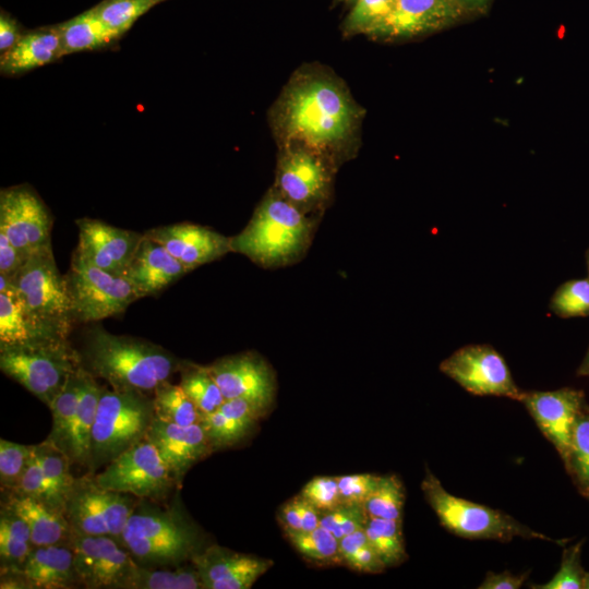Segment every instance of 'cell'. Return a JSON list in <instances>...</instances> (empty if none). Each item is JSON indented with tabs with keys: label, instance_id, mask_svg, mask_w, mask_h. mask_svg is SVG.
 <instances>
[{
	"label": "cell",
	"instance_id": "21",
	"mask_svg": "<svg viewBox=\"0 0 589 589\" xmlns=\"http://www.w3.org/2000/svg\"><path fill=\"white\" fill-rule=\"evenodd\" d=\"M144 233L164 245L189 272L231 251L230 238L196 224L160 226Z\"/></svg>",
	"mask_w": 589,
	"mask_h": 589
},
{
	"label": "cell",
	"instance_id": "37",
	"mask_svg": "<svg viewBox=\"0 0 589 589\" xmlns=\"http://www.w3.org/2000/svg\"><path fill=\"white\" fill-rule=\"evenodd\" d=\"M286 537L305 560L317 565H342L339 540L326 528L320 526L312 531L286 533Z\"/></svg>",
	"mask_w": 589,
	"mask_h": 589
},
{
	"label": "cell",
	"instance_id": "61",
	"mask_svg": "<svg viewBox=\"0 0 589 589\" xmlns=\"http://www.w3.org/2000/svg\"><path fill=\"white\" fill-rule=\"evenodd\" d=\"M584 495L589 498V488L586 490V492L584 493Z\"/></svg>",
	"mask_w": 589,
	"mask_h": 589
},
{
	"label": "cell",
	"instance_id": "53",
	"mask_svg": "<svg viewBox=\"0 0 589 589\" xmlns=\"http://www.w3.org/2000/svg\"><path fill=\"white\" fill-rule=\"evenodd\" d=\"M25 32L22 31L19 23L8 13L1 12L0 15V51L7 52L13 48Z\"/></svg>",
	"mask_w": 589,
	"mask_h": 589
},
{
	"label": "cell",
	"instance_id": "14",
	"mask_svg": "<svg viewBox=\"0 0 589 589\" xmlns=\"http://www.w3.org/2000/svg\"><path fill=\"white\" fill-rule=\"evenodd\" d=\"M51 214L33 188L21 184L0 191V232L26 260L51 247Z\"/></svg>",
	"mask_w": 589,
	"mask_h": 589
},
{
	"label": "cell",
	"instance_id": "17",
	"mask_svg": "<svg viewBox=\"0 0 589 589\" xmlns=\"http://www.w3.org/2000/svg\"><path fill=\"white\" fill-rule=\"evenodd\" d=\"M225 399L244 398L267 409L276 382L267 362L255 352L220 358L207 365Z\"/></svg>",
	"mask_w": 589,
	"mask_h": 589
},
{
	"label": "cell",
	"instance_id": "55",
	"mask_svg": "<svg viewBox=\"0 0 589 589\" xmlns=\"http://www.w3.org/2000/svg\"><path fill=\"white\" fill-rule=\"evenodd\" d=\"M277 518L285 534L301 531V521L296 496L286 502L278 510Z\"/></svg>",
	"mask_w": 589,
	"mask_h": 589
},
{
	"label": "cell",
	"instance_id": "56",
	"mask_svg": "<svg viewBox=\"0 0 589 589\" xmlns=\"http://www.w3.org/2000/svg\"><path fill=\"white\" fill-rule=\"evenodd\" d=\"M296 501L301 521V531H312L320 527L321 512L301 495L296 496Z\"/></svg>",
	"mask_w": 589,
	"mask_h": 589
},
{
	"label": "cell",
	"instance_id": "51",
	"mask_svg": "<svg viewBox=\"0 0 589 589\" xmlns=\"http://www.w3.org/2000/svg\"><path fill=\"white\" fill-rule=\"evenodd\" d=\"M26 259L11 243L7 236L0 232V275L5 277L13 276Z\"/></svg>",
	"mask_w": 589,
	"mask_h": 589
},
{
	"label": "cell",
	"instance_id": "1",
	"mask_svg": "<svg viewBox=\"0 0 589 589\" xmlns=\"http://www.w3.org/2000/svg\"><path fill=\"white\" fill-rule=\"evenodd\" d=\"M362 110L342 83L320 71L297 73L275 108L276 133L337 166L354 148Z\"/></svg>",
	"mask_w": 589,
	"mask_h": 589
},
{
	"label": "cell",
	"instance_id": "28",
	"mask_svg": "<svg viewBox=\"0 0 589 589\" xmlns=\"http://www.w3.org/2000/svg\"><path fill=\"white\" fill-rule=\"evenodd\" d=\"M101 385L83 366L80 372L79 400L70 425L63 453L72 465L86 468L91 462L92 430L95 422Z\"/></svg>",
	"mask_w": 589,
	"mask_h": 589
},
{
	"label": "cell",
	"instance_id": "43",
	"mask_svg": "<svg viewBox=\"0 0 589 589\" xmlns=\"http://www.w3.org/2000/svg\"><path fill=\"white\" fill-rule=\"evenodd\" d=\"M550 309L561 317L589 315V278L562 284L550 300Z\"/></svg>",
	"mask_w": 589,
	"mask_h": 589
},
{
	"label": "cell",
	"instance_id": "27",
	"mask_svg": "<svg viewBox=\"0 0 589 589\" xmlns=\"http://www.w3.org/2000/svg\"><path fill=\"white\" fill-rule=\"evenodd\" d=\"M265 411L264 407L244 398L225 399L218 409L203 416L200 423L215 450L238 443Z\"/></svg>",
	"mask_w": 589,
	"mask_h": 589
},
{
	"label": "cell",
	"instance_id": "62",
	"mask_svg": "<svg viewBox=\"0 0 589 589\" xmlns=\"http://www.w3.org/2000/svg\"><path fill=\"white\" fill-rule=\"evenodd\" d=\"M356 1V0H354Z\"/></svg>",
	"mask_w": 589,
	"mask_h": 589
},
{
	"label": "cell",
	"instance_id": "48",
	"mask_svg": "<svg viewBox=\"0 0 589 589\" xmlns=\"http://www.w3.org/2000/svg\"><path fill=\"white\" fill-rule=\"evenodd\" d=\"M380 476L356 473L337 477L344 505H364Z\"/></svg>",
	"mask_w": 589,
	"mask_h": 589
},
{
	"label": "cell",
	"instance_id": "60",
	"mask_svg": "<svg viewBox=\"0 0 589 589\" xmlns=\"http://www.w3.org/2000/svg\"><path fill=\"white\" fill-rule=\"evenodd\" d=\"M587 266H588V273H589V250L587 252Z\"/></svg>",
	"mask_w": 589,
	"mask_h": 589
},
{
	"label": "cell",
	"instance_id": "31",
	"mask_svg": "<svg viewBox=\"0 0 589 589\" xmlns=\"http://www.w3.org/2000/svg\"><path fill=\"white\" fill-rule=\"evenodd\" d=\"M48 491L49 505L64 514L67 495L75 480L70 458L47 440L35 445Z\"/></svg>",
	"mask_w": 589,
	"mask_h": 589
},
{
	"label": "cell",
	"instance_id": "45",
	"mask_svg": "<svg viewBox=\"0 0 589 589\" xmlns=\"http://www.w3.org/2000/svg\"><path fill=\"white\" fill-rule=\"evenodd\" d=\"M584 540L565 548L560 569L551 580L543 585H532L534 589H580L585 570L581 567L580 555Z\"/></svg>",
	"mask_w": 589,
	"mask_h": 589
},
{
	"label": "cell",
	"instance_id": "9",
	"mask_svg": "<svg viewBox=\"0 0 589 589\" xmlns=\"http://www.w3.org/2000/svg\"><path fill=\"white\" fill-rule=\"evenodd\" d=\"M139 500L100 486L94 473L87 472L75 478L65 498L64 516L74 532L109 536L121 543L123 530Z\"/></svg>",
	"mask_w": 589,
	"mask_h": 589
},
{
	"label": "cell",
	"instance_id": "13",
	"mask_svg": "<svg viewBox=\"0 0 589 589\" xmlns=\"http://www.w3.org/2000/svg\"><path fill=\"white\" fill-rule=\"evenodd\" d=\"M440 370L473 395L520 401L524 394L504 358L490 345L464 346L443 360Z\"/></svg>",
	"mask_w": 589,
	"mask_h": 589
},
{
	"label": "cell",
	"instance_id": "8",
	"mask_svg": "<svg viewBox=\"0 0 589 589\" xmlns=\"http://www.w3.org/2000/svg\"><path fill=\"white\" fill-rule=\"evenodd\" d=\"M421 489L441 525L459 537L493 539L503 542L520 537L550 541L560 545L567 542L565 539L555 540L534 531L501 510L448 493L430 470L425 472Z\"/></svg>",
	"mask_w": 589,
	"mask_h": 589
},
{
	"label": "cell",
	"instance_id": "57",
	"mask_svg": "<svg viewBox=\"0 0 589 589\" xmlns=\"http://www.w3.org/2000/svg\"><path fill=\"white\" fill-rule=\"evenodd\" d=\"M460 8L468 13H480L488 9L491 0H454Z\"/></svg>",
	"mask_w": 589,
	"mask_h": 589
},
{
	"label": "cell",
	"instance_id": "58",
	"mask_svg": "<svg viewBox=\"0 0 589 589\" xmlns=\"http://www.w3.org/2000/svg\"><path fill=\"white\" fill-rule=\"evenodd\" d=\"M577 375H580V376H589V348L586 352V356L582 360V362L580 363L578 370H577Z\"/></svg>",
	"mask_w": 589,
	"mask_h": 589
},
{
	"label": "cell",
	"instance_id": "29",
	"mask_svg": "<svg viewBox=\"0 0 589 589\" xmlns=\"http://www.w3.org/2000/svg\"><path fill=\"white\" fill-rule=\"evenodd\" d=\"M57 27L63 56L107 49L122 37L100 19L95 8L58 24Z\"/></svg>",
	"mask_w": 589,
	"mask_h": 589
},
{
	"label": "cell",
	"instance_id": "41",
	"mask_svg": "<svg viewBox=\"0 0 589 589\" xmlns=\"http://www.w3.org/2000/svg\"><path fill=\"white\" fill-rule=\"evenodd\" d=\"M168 0H104L95 8L100 19L120 35L151 9Z\"/></svg>",
	"mask_w": 589,
	"mask_h": 589
},
{
	"label": "cell",
	"instance_id": "59",
	"mask_svg": "<svg viewBox=\"0 0 589 589\" xmlns=\"http://www.w3.org/2000/svg\"><path fill=\"white\" fill-rule=\"evenodd\" d=\"M582 589H589V572L585 573L582 580Z\"/></svg>",
	"mask_w": 589,
	"mask_h": 589
},
{
	"label": "cell",
	"instance_id": "52",
	"mask_svg": "<svg viewBox=\"0 0 589 589\" xmlns=\"http://www.w3.org/2000/svg\"><path fill=\"white\" fill-rule=\"evenodd\" d=\"M527 574L514 575L508 570L502 573L489 572L479 586L480 589H518L522 586Z\"/></svg>",
	"mask_w": 589,
	"mask_h": 589
},
{
	"label": "cell",
	"instance_id": "5",
	"mask_svg": "<svg viewBox=\"0 0 589 589\" xmlns=\"http://www.w3.org/2000/svg\"><path fill=\"white\" fill-rule=\"evenodd\" d=\"M8 278L40 338L68 339L75 322L67 277L59 272L51 247L31 255Z\"/></svg>",
	"mask_w": 589,
	"mask_h": 589
},
{
	"label": "cell",
	"instance_id": "54",
	"mask_svg": "<svg viewBox=\"0 0 589 589\" xmlns=\"http://www.w3.org/2000/svg\"><path fill=\"white\" fill-rule=\"evenodd\" d=\"M368 542L369 540L364 528L339 539V554L342 565L347 566L348 562L352 558L356 552Z\"/></svg>",
	"mask_w": 589,
	"mask_h": 589
},
{
	"label": "cell",
	"instance_id": "49",
	"mask_svg": "<svg viewBox=\"0 0 589 589\" xmlns=\"http://www.w3.org/2000/svg\"><path fill=\"white\" fill-rule=\"evenodd\" d=\"M13 491L38 498L49 505L45 476L35 445H32V455L27 467L17 488Z\"/></svg>",
	"mask_w": 589,
	"mask_h": 589
},
{
	"label": "cell",
	"instance_id": "23",
	"mask_svg": "<svg viewBox=\"0 0 589 589\" xmlns=\"http://www.w3.org/2000/svg\"><path fill=\"white\" fill-rule=\"evenodd\" d=\"M13 573L21 589H74L82 587L70 545L35 546Z\"/></svg>",
	"mask_w": 589,
	"mask_h": 589
},
{
	"label": "cell",
	"instance_id": "35",
	"mask_svg": "<svg viewBox=\"0 0 589 589\" xmlns=\"http://www.w3.org/2000/svg\"><path fill=\"white\" fill-rule=\"evenodd\" d=\"M153 393L156 418L183 426L200 423L202 414L180 384L173 385L166 381Z\"/></svg>",
	"mask_w": 589,
	"mask_h": 589
},
{
	"label": "cell",
	"instance_id": "42",
	"mask_svg": "<svg viewBox=\"0 0 589 589\" xmlns=\"http://www.w3.org/2000/svg\"><path fill=\"white\" fill-rule=\"evenodd\" d=\"M395 2L396 0H356L351 12L345 20V32L376 36Z\"/></svg>",
	"mask_w": 589,
	"mask_h": 589
},
{
	"label": "cell",
	"instance_id": "39",
	"mask_svg": "<svg viewBox=\"0 0 589 589\" xmlns=\"http://www.w3.org/2000/svg\"><path fill=\"white\" fill-rule=\"evenodd\" d=\"M81 368L70 376L48 407L52 416V426L46 440L62 452L79 400Z\"/></svg>",
	"mask_w": 589,
	"mask_h": 589
},
{
	"label": "cell",
	"instance_id": "32",
	"mask_svg": "<svg viewBox=\"0 0 589 589\" xmlns=\"http://www.w3.org/2000/svg\"><path fill=\"white\" fill-rule=\"evenodd\" d=\"M31 531L26 522L16 514L1 505L0 510V569L14 572L34 549Z\"/></svg>",
	"mask_w": 589,
	"mask_h": 589
},
{
	"label": "cell",
	"instance_id": "34",
	"mask_svg": "<svg viewBox=\"0 0 589 589\" xmlns=\"http://www.w3.org/2000/svg\"><path fill=\"white\" fill-rule=\"evenodd\" d=\"M124 589H203V584L192 563L189 566H176L173 569L140 565Z\"/></svg>",
	"mask_w": 589,
	"mask_h": 589
},
{
	"label": "cell",
	"instance_id": "26",
	"mask_svg": "<svg viewBox=\"0 0 589 589\" xmlns=\"http://www.w3.org/2000/svg\"><path fill=\"white\" fill-rule=\"evenodd\" d=\"M63 57L57 25L45 26L23 34L19 43L0 58V72L15 76L51 63Z\"/></svg>",
	"mask_w": 589,
	"mask_h": 589
},
{
	"label": "cell",
	"instance_id": "16",
	"mask_svg": "<svg viewBox=\"0 0 589 589\" xmlns=\"http://www.w3.org/2000/svg\"><path fill=\"white\" fill-rule=\"evenodd\" d=\"M75 254L113 275L124 276L143 233L121 229L103 220L80 218Z\"/></svg>",
	"mask_w": 589,
	"mask_h": 589
},
{
	"label": "cell",
	"instance_id": "33",
	"mask_svg": "<svg viewBox=\"0 0 589 589\" xmlns=\"http://www.w3.org/2000/svg\"><path fill=\"white\" fill-rule=\"evenodd\" d=\"M180 386L195 404L202 417L218 409L225 397L207 365L181 361Z\"/></svg>",
	"mask_w": 589,
	"mask_h": 589
},
{
	"label": "cell",
	"instance_id": "3",
	"mask_svg": "<svg viewBox=\"0 0 589 589\" xmlns=\"http://www.w3.org/2000/svg\"><path fill=\"white\" fill-rule=\"evenodd\" d=\"M315 221L311 215L271 189L247 227L230 238L231 252L262 267H278L300 260L309 249Z\"/></svg>",
	"mask_w": 589,
	"mask_h": 589
},
{
	"label": "cell",
	"instance_id": "12",
	"mask_svg": "<svg viewBox=\"0 0 589 589\" xmlns=\"http://www.w3.org/2000/svg\"><path fill=\"white\" fill-rule=\"evenodd\" d=\"M94 478L107 490L153 502L169 497L179 488L156 447L146 438L112 459Z\"/></svg>",
	"mask_w": 589,
	"mask_h": 589
},
{
	"label": "cell",
	"instance_id": "18",
	"mask_svg": "<svg viewBox=\"0 0 589 589\" xmlns=\"http://www.w3.org/2000/svg\"><path fill=\"white\" fill-rule=\"evenodd\" d=\"M520 401L565 462L575 422L586 404L584 393L569 387L524 392Z\"/></svg>",
	"mask_w": 589,
	"mask_h": 589
},
{
	"label": "cell",
	"instance_id": "10",
	"mask_svg": "<svg viewBox=\"0 0 589 589\" xmlns=\"http://www.w3.org/2000/svg\"><path fill=\"white\" fill-rule=\"evenodd\" d=\"M65 277L74 322L92 323L118 315L141 298L129 279L106 272L75 253Z\"/></svg>",
	"mask_w": 589,
	"mask_h": 589
},
{
	"label": "cell",
	"instance_id": "36",
	"mask_svg": "<svg viewBox=\"0 0 589 589\" xmlns=\"http://www.w3.org/2000/svg\"><path fill=\"white\" fill-rule=\"evenodd\" d=\"M364 531L386 567L397 566L407 558L401 520L369 516Z\"/></svg>",
	"mask_w": 589,
	"mask_h": 589
},
{
	"label": "cell",
	"instance_id": "2",
	"mask_svg": "<svg viewBox=\"0 0 589 589\" xmlns=\"http://www.w3.org/2000/svg\"><path fill=\"white\" fill-rule=\"evenodd\" d=\"M82 366L118 390L154 392L179 370L178 360L168 350L148 340L116 335L103 326H93L84 335L79 350Z\"/></svg>",
	"mask_w": 589,
	"mask_h": 589
},
{
	"label": "cell",
	"instance_id": "44",
	"mask_svg": "<svg viewBox=\"0 0 589 589\" xmlns=\"http://www.w3.org/2000/svg\"><path fill=\"white\" fill-rule=\"evenodd\" d=\"M32 455V445L0 438V484L2 491L17 488Z\"/></svg>",
	"mask_w": 589,
	"mask_h": 589
},
{
	"label": "cell",
	"instance_id": "7",
	"mask_svg": "<svg viewBox=\"0 0 589 589\" xmlns=\"http://www.w3.org/2000/svg\"><path fill=\"white\" fill-rule=\"evenodd\" d=\"M81 366L79 350L68 339L0 346L1 371L47 407Z\"/></svg>",
	"mask_w": 589,
	"mask_h": 589
},
{
	"label": "cell",
	"instance_id": "20",
	"mask_svg": "<svg viewBox=\"0 0 589 589\" xmlns=\"http://www.w3.org/2000/svg\"><path fill=\"white\" fill-rule=\"evenodd\" d=\"M180 486L185 473L214 452L201 423L178 425L154 418L146 437Z\"/></svg>",
	"mask_w": 589,
	"mask_h": 589
},
{
	"label": "cell",
	"instance_id": "38",
	"mask_svg": "<svg viewBox=\"0 0 589 589\" xmlns=\"http://www.w3.org/2000/svg\"><path fill=\"white\" fill-rule=\"evenodd\" d=\"M405 498V486L397 476H380L363 506L370 517L401 520Z\"/></svg>",
	"mask_w": 589,
	"mask_h": 589
},
{
	"label": "cell",
	"instance_id": "15",
	"mask_svg": "<svg viewBox=\"0 0 589 589\" xmlns=\"http://www.w3.org/2000/svg\"><path fill=\"white\" fill-rule=\"evenodd\" d=\"M74 566L86 589H124L140 566L118 540L74 532L70 542Z\"/></svg>",
	"mask_w": 589,
	"mask_h": 589
},
{
	"label": "cell",
	"instance_id": "46",
	"mask_svg": "<svg viewBox=\"0 0 589 589\" xmlns=\"http://www.w3.org/2000/svg\"><path fill=\"white\" fill-rule=\"evenodd\" d=\"M363 505H340L335 509L322 512L320 525L330 531L338 540L359 529L368 521Z\"/></svg>",
	"mask_w": 589,
	"mask_h": 589
},
{
	"label": "cell",
	"instance_id": "22",
	"mask_svg": "<svg viewBox=\"0 0 589 589\" xmlns=\"http://www.w3.org/2000/svg\"><path fill=\"white\" fill-rule=\"evenodd\" d=\"M466 14L454 0H396L376 37L411 38L450 26Z\"/></svg>",
	"mask_w": 589,
	"mask_h": 589
},
{
	"label": "cell",
	"instance_id": "47",
	"mask_svg": "<svg viewBox=\"0 0 589 589\" xmlns=\"http://www.w3.org/2000/svg\"><path fill=\"white\" fill-rule=\"evenodd\" d=\"M300 495L321 513L342 505L337 477H315L302 488Z\"/></svg>",
	"mask_w": 589,
	"mask_h": 589
},
{
	"label": "cell",
	"instance_id": "24",
	"mask_svg": "<svg viewBox=\"0 0 589 589\" xmlns=\"http://www.w3.org/2000/svg\"><path fill=\"white\" fill-rule=\"evenodd\" d=\"M188 272L164 245L143 233L123 277L143 298L156 296Z\"/></svg>",
	"mask_w": 589,
	"mask_h": 589
},
{
	"label": "cell",
	"instance_id": "6",
	"mask_svg": "<svg viewBox=\"0 0 589 589\" xmlns=\"http://www.w3.org/2000/svg\"><path fill=\"white\" fill-rule=\"evenodd\" d=\"M155 418L153 398L139 390L101 386L92 430L91 462L95 473L120 454L145 440Z\"/></svg>",
	"mask_w": 589,
	"mask_h": 589
},
{
	"label": "cell",
	"instance_id": "19",
	"mask_svg": "<svg viewBox=\"0 0 589 589\" xmlns=\"http://www.w3.org/2000/svg\"><path fill=\"white\" fill-rule=\"evenodd\" d=\"M203 589H249L273 561L213 544L193 556Z\"/></svg>",
	"mask_w": 589,
	"mask_h": 589
},
{
	"label": "cell",
	"instance_id": "30",
	"mask_svg": "<svg viewBox=\"0 0 589 589\" xmlns=\"http://www.w3.org/2000/svg\"><path fill=\"white\" fill-rule=\"evenodd\" d=\"M40 340L44 339L29 320L16 289L8 277L0 275V346Z\"/></svg>",
	"mask_w": 589,
	"mask_h": 589
},
{
	"label": "cell",
	"instance_id": "40",
	"mask_svg": "<svg viewBox=\"0 0 589 589\" xmlns=\"http://www.w3.org/2000/svg\"><path fill=\"white\" fill-rule=\"evenodd\" d=\"M564 464L584 494L589 488V407L586 404L575 422L568 456Z\"/></svg>",
	"mask_w": 589,
	"mask_h": 589
},
{
	"label": "cell",
	"instance_id": "11",
	"mask_svg": "<svg viewBox=\"0 0 589 589\" xmlns=\"http://www.w3.org/2000/svg\"><path fill=\"white\" fill-rule=\"evenodd\" d=\"M336 165L317 152L285 143L279 154L275 189L308 215L328 203Z\"/></svg>",
	"mask_w": 589,
	"mask_h": 589
},
{
	"label": "cell",
	"instance_id": "25",
	"mask_svg": "<svg viewBox=\"0 0 589 589\" xmlns=\"http://www.w3.org/2000/svg\"><path fill=\"white\" fill-rule=\"evenodd\" d=\"M1 505L26 522L34 546L70 545L74 531L67 517L45 502L14 491H4Z\"/></svg>",
	"mask_w": 589,
	"mask_h": 589
},
{
	"label": "cell",
	"instance_id": "50",
	"mask_svg": "<svg viewBox=\"0 0 589 589\" xmlns=\"http://www.w3.org/2000/svg\"><path fill=\"white\" fill-rule=\"evenodd\" d=\"M348 567L361 572L377 574L383 572L386 566L373 549L370 542L362 545L347 564Z\"/></svg>",
	"mask_w": 589,
	"mask_h": 589
},
{
	"label": "cell",
	"instance_id": "4",
	"mask_svg": "<svg viewBox=\"0 0 589 589\" xmlns=\"http://www.w3.org/2000/svg\"><path fill=\"white\" fill-rule=\"evenodd\" d=\"M139 500L122 533L121 543L145 567H176L201 549L197 526L179 505L160 507Z\"/></svg>",
	"mask_w": 589,
	"mask_h": 589
}]
</instances>
